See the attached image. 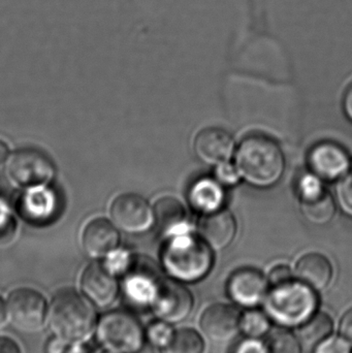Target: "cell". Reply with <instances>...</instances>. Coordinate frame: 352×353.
<instances>
[{
	"instance_id": "cell-33",
	"label": "cell",
	"mask_w": 352,
	"mask_h": 353,
	"mask_svg": "<svg viewBox=\"0 0 352 353\" xmlns=\"http://www.w3.org/2000/svg\"><path fill=\"white\" fill-rule=\"evenodd\" d=\"M233 353H269L267 344L260 339L247 338L237 344Z\"/></svg>"
},
{
	"instance_id": "cell-42",
	"label": "cell",
	"mask_w": 352,
	"mask_h": 353,
	"mask_svg": "<svg viewBox=\"0 0 352 353\" xmlns=\"http://www.w3.org/2000/svg\"><path fill=\"white\" fill-rule=\"evenodd\" d=\"M101 353H110V352H101Z\"/></svg>"
},
{
	"instance_id": "cell-3",
	"label": "cell",
	"mask_w": 352,
	"mask_h": 353,
	"mask_svg": "<svg viewBox=\"0 0 352 353\" xmlns=\"http://www.w3.org/2000/svg\"><path fill=\"white\" fill-rule=\"evenodd\" d=\"M213 261L212 249L191 232L169 238L163 252L165 271L180 282H196L206 277Z\"/></svg>"
},
{
	"instance_id": "cell-40",
	"label": "cell",
	"mask_w": 352,
	"mask_h": 353,
	"mask_svg": "<svg viewBox=\"0 0 352 353\" xmlns=\"http://www.w3.org/2000/svg\"><path fill=\"white\" fill-rule=\"evenodd\" d=\"M65 353H92L86 345L82 343L72 344V347L66 350Z\"/></svg>"
},
{
	"instance_id": "cell-8",
	"label": "cell",
	"mask_w": 352,
	"mask_h": 353,
	"mask_svg": "<svg viewBox=\"0 0 352 353\" xmlns=\"http://www.w3.org/2000/svg\"><path fill=\"white\" fill-rule=\"evenodd\" d=\"M125 271L123 292L128 304L136 308H151L163 280L158 269L150 261L138 259Z\"/></svg>"
},
{
	"instance_id": "cell-36",
	"label": "cell",
	"mask_w": 352,
	"mask_h": 353,
	"mask_svg": "<svg viewBox=\"0 0 352 353\" xmlns=\"http://www.w3.org/2000/svg\"><path fill=\"white\" fill-rule=\"evenodd\" d=\"M68 343L60 338L54 336L45 346V353H65Z\"/></svg>"
},
{
	"instance_id": "cell-20",
	"label": "cell",
	"mask_w": 352,
	"mask_h": 353,
	"mask_svg": "<svg viewBox=\"0 0 352 353\" xmlns=\"http://www.w3.org/2000/svg\"><path fill=\"white\" fill-rule=\"evenodd\" d=\"M188 197L194 210L207 215L222 209L225 193L216 179L202 178L190 187Z\"/></svg>"
},
{
	"instance_id": "cell-37",
	"label": "cell",
	"mask_w": 352,
	"mask_h": 353,
	"mask_svg": "<svg viewBox=\"0 0 352 353\" xmlns=\"http://www.w3.org/2000/svg\"><path fill=\"white\" fill-rule=\"evenodd\" d=\"M343 110L345 115L352 122V84L347 88L343 99Z\"/></svg>"
},
{
	"instance_id": "cell-12",
	"label": "cell",
	"mask_w": 352,
	"mask_h": 353,
	"mask_svg": "<svg viewBox=\"0 0 352 353\" xmlns=\"http://www.w3.org/2000/svg\"><path fill=\"white\" fill-rule=\"evenodd\" d=\"M312 173L322 180L335 181L349 174L351 159L347 151L334 142L316 144L308 157Z\"/></svg>"
},
{
	"instance_id": "cell-4",
	"label": "cell",
	"mask_w": 352,
	"mask_h": 353,
	"mask_svg": "<svg viewBox=\"0 0 352 353\" xmlns=\"http://www.w3.org/2000/svg\"><path fill=\"white\" fill-rule=\"evenodd\" d=\"M264 303L267 314L275 323L282 327H300L316 313L318 301L315 290L291 280L273 286Z\"/></svg>"
},
{
	"instance_id": "cell-28",
	"label": "cell",
	"mask_w": 352,
	"mask_h": 353,
	"mask_svg": "<svg viewBox=\"0 0 352 353\" xmlns=\"http://www.w3.org/2000/svg\"><path fill=\"white\" fill-rule=\"evenodd\" d=\"M298 191H299L301 201L314 199V197L320 196L322 193L326 192L322 179L313 173L305 174L300 178L299 183H298Z\"/></svg>"
},
{
	"instance_id": "cell-14",
	"label": "cell",
	"mask_w": 352,
	"mask_h": 353,
	"mask_svg": "<svg viewBox=\"0 0 352 353\" xmlns=\"http://www.w3.org/2000/svg\"><path fill=\"white\" fill-rule=\"evenodd\" d=\"M270 290L268 279L258 270H238L229 278L227 292L234 302L247 308H254L266 300Z\"/></svg>"
},
{
	"instance_id": "cell-34",
	"label": "cell",
	"mask_w": 352,
	"mask_h": 353,
	"mask_svg": "<svg viewBox=\"0 0 352 353\" xmlns=\"http://www.w3.org/2000/svg\"><path fill=\"white\" fill-rule=\"evenodd\" d=\"M341 336L352 344V308L349 309L340 321Z\"/></svg>"
},
{
	"instance_id": "cell-31",
	"label": "cell",
	"mask_w": 352,
	"mask_h": 353,
	"mask_svg": "<svg viewBox=\"0 0 352 353\" xmlns=\"http://www.w3.org/2000/svg\"><path fill=\"white\" fill-rule=\"evenodd\" d=\"M314 353H351V343L343 337H329L316 345Z\"/></svg>"
},
{
	"instance_id": "cell-30",
	"label": "cell",
	"mask_w": 352,
	"mask_h": 353,
	"mask_svg": "<svg viewBox=\"0 0 352 353\" xmlns=\"http://www.w3.org/2000/svg\"><path fill=\"white\" fill-rule=\"evenodd\" d=\"M215 179L223 186H235L239 183L241 176L236 165L225 161L217 165L215 170Z\"/></svg>"
},
{
	"instance_id": "cell-17",
	"label": "cell",
	"mask_w": 352,
	"mask_h": 353,
	"mask_svg": "<svg viewBox=\"0 0 352 353\" xmlns=\"http://www.w3.org/2000/svg\"><path fill=\"white\" fill-rule=\"evenodd\" d=\"M200 234L212 250H223L237 234V222L231 212L221 209L205 216L200 222Z\"/></svg>"
},
{
	"instance_id": "cell-38",
	"label": "cell",
	"mask_w": 352,
	"mask_h": 353,
	"mask_svg": "<svg viewBox=\"0 0 352 353\" xmlns=\"http://www.w3.org/2000/svg\"><path fill=\"white\" fill-rule=\"evenodd\" d=\"M8 319V303L0 296V327L6 325Z\"/></svg>"
},
{
	"instance_id": "cell-10",
	"label": "cell",
	"mask_w": 352,
	"mask_h": 353,
	"mask_svg": "<svg viewBox=\"0 0 352 353\" xmlns=\"http://www.w3.org/2000/svg\"><path fill=\"white\" fill-rule=\"evenodd\" d=\"M194 304V296L184 284L175 279H163L151 309L161 321L174 325L191 314Z\"/></svg>"
},
{
	"instance_id": "cell-25",
	"label": "cell",
	"mask_w": 352,
	"mask_h": 353,
	"mask_svg": "<svg viewBox=\"0 0 352 353\" xmlns=\"http://www.w3.org/2000/svg\"><path fill=\"white\" fill-rule=\"evenodd\" d=\"M53 205V196L47 190L29 193L25 201H23L25 214L34 220L47 217L51 213Z\"/></svg>"
},
{
	"instance_id": "cell-32",
	"label": "cell",
	"mask_w": 352,
	"mask_h": 353,
	"mask_svg": "<svg viewBox=\"0 0 352 353\" xmlns=\"http://www.w3.org/2000/svg\"><path fill=\"white\" fill-rule=\"evenodd\" d=\"M293 280V273L287 265H280L271 270L268 281L270 285L278 286Z\"/></svg>"
},
{
	"instance_id": "cell-13",
	"label": "cell",
	"mask_w": 352,
	"mask_h": 353,
	"mask_svg": "<svg viewBox=\"0 0 352 353\" xmlns=\"http://www.w3.org/2000/svg\"><path fill=\"white\" fill-rule=\"evenodd\" d=\"M81 288L87 300L99 308H107L117 300L119 284L111 270L99 263L89 265L81 277Z\"/></svg>"
},
{
	"instance_id": "cell-43",
	"label": "cell",
	"mask_w": 352,
	"mask_h": 353,
	"mask_svg": "<svg viewBox=\"0 0 352 353\" xmlns=\"http://www.w3.org/2000/svg\"><path fill=\"white\" fill-rule=\"evenodd\" d=\"M351 168H352V161H351Z\"/></svg>"
},
{
	"instance_id": "cell-9",
	"label": "cell",
	"mask_w": 352,
	"mask_h": 353,
	"mask_svg": "<svg viewBox=\"0 0 352 353\" xmlns=\"http://www.w3.org/2000/svg\"><path fill=\"white\" fill-rule=\"evenodd\" d=\"M116 225L128 234H142L155 221L154 210L148 201L136 193H123L114 199L110 209Z\"/></svg>"
},
{
	"instance_id": "cell-6",
	"label": "cell",
	"mask_w": 352,
	"mask_h": 353,
	"mask_svg": "<svg viewBox=\"0 0 352 353\" xmlns=\"http://www.w3.org/2000/svg\"><path fill=\"white\" fill-rule=\"evenodd\" d=\"M54 174L51 159L39 149H19L8 159L6 175L12 184L22 188H39L50 182Z\"/></svg>"
},
{
	"instance_id": "cell-7",
	"label": "cell",
	"mask_w": 352,
	"mask_h": 353,
	"mask_svg": "<svg viewBox=\"0 0 352 353\" xmlns=\"http://www.w3.org/2000/svg\"><path fill=\"white\" fill-rule=\"evenodd\" d=\"M48 310L45 296L33 288H17L8 296V319L20 331L33 333L43 329Z\"/></svg>"
},
{
	"instance_id": "cell-19",
	"label": "cell",
	"mask_w": 352,
	"mask_h": 353,
	"mask_svg": "<svg viewBox=\"0 0 352 353\" xmlns=\"http://www.w3.org/2000/svg\"><path fill=\"white\" fill-rule=\"evenodd\" d=\"M155 222L161 232L167 236L190 232L189 222L183 205L173 197H163L154 207Z\"/></svg>"
},
{
	"instance_id": "cell-39",
	"label": "cell",
	"mask_w": 352,
	"mask_h": 353,
	"mask_svg": "<svg viewBox=\"0 0 352 353\" xmlns=\"http://www.w3.org/2000/svg\"><path fill=\"white\" fill-rule=\"evenodd\" d=\"M10 148L4 141L0 140V165L8 161Z\"/></svg>"
},
{
	"instance_id": "cell-16",
	"label": "cell",
	"mask_w": 352,
	"mask_h": 353,
	"mask_svg": "<svg viewBox=\"0 0 352 353\" xmlns=\"http://www.w3.org/2000/svg\"><path fill=\"white\" fill-rule=\"evenodd\" d=\"M119 244V234L105 218H95L85 226L82 232L84 252L92 259H101L113 252Z\"/></svg>"
},
{
	"instance_id": "cell-18",
	"label": "cell",
	"mask_w": 352,
	"mask_h": 353,
	"mask_svg": "<svg viewBox=\"0 0 352 353\" xmlns=\"http://www.w3.org/2000/svg\"><path fill=\"white\" fill-rule=\"evenodd\" d=\"M296 275L299 281L303 282L315 292H322L330 286L334 270L332 263L324 255L309 253L298 261Z\"/></svg>"
},
{
	"instance_id": "cell-35",
	"label": "cell",
	"mask_w": 352,
	"mask_h": 353,
	"mask_svg": "<svg viewBox=\"0 0 352 353\" xmlns=\"http://www.w3.org/2000/svg\"><path fill=\"white\" fill-rule=\"evenodd\" d=\"M0 353H22V350L14 339L1 336L0 337Z\"/></svg>"
},
{
	"instance_id": "cell-26",
	"label": "cell",
	"mask_w": 352,
	"mask_h": 353,
	"mask_svg": "<svg viewBox=\"0 0 352 353\" xmlns=\"http://www.w3.org/2000/svg\"><path fill=\"white\" fill-rule=\"evenodd\" d=\"M269 353H302L301 342L287 330H277L267 341Z\"/></svg>"
},
{
	"instance_id": "cell-11",
	"label": "cell",
	"mask_w": 352,
	"mask_h": 353,
	"mask_svg": "<svg viewBox=\"0 0 352 353\" xmlns=\"http://www.w3.org/2000/svg\"><path fill=\"white\" fill-rule=\"evenodd\" d=\"M241 313L229 304H213L200 315L203 334L213 342H227L241 331Z\"/></svg>"
},
{
	"instance_id": "cell-41",
	"label": "cell",
	"mask_w": 352,
	"mask_h": 353,
	"mask_svg": "<svg viewBox=\"0 0 352 353\" xmlns=\"http://www.w3.org/2000/svg\"><path fill=\"white\" fill-rule=\"evenodd\" d=\"M136 353H163L161 352V348L152 345V344H144L142 348Z\"/></svg>"
},
{
	"instance_id": "cell-24",
	"label": "cell",
	"mask_w": 352,
	"mask_h": 353,
	"mask_svg": "<svg viewBox=\"0 0 352 353\" xmlns=\"http://www.w3.org/2000/svg\"><path fill=\"white\" fill-rule=\"evenodd\" d=\"M271 330V319L262 311L251 309L241 317V331L247 338L260 339Z\"/></svg>"
},
{
	"instance_id": "cell-2",
	"label": "cell",
	"mask_w": 352,
	"mask_h": 353,
	"mask_svg": "<svg viewBox=\"0 0 352 353\" xmlns=\"http://www.w3.org/2000/svg\"><path fill=\"white\" fill-rule=\"evenodd\" d=\"M48 321L54 336L68 344H76L88 339L97 319L90 301L76 290L66 288L54 296L48 310Z\"/></svg>"
},
{
	"instance_id": "cell-23",
	"label": "cell",
	"mask_w": 352,
	"mask_h": 353,
	"mask_svg": "<svg viewBox=\"0 0 352 353\" xmlns=\"http://www.w3.org/2000/svg\"><path fill=\"white\" fill-rule=\"evenodd\" d=\"M206 345L202 336L189 327L177 330L165 353H205Z\"/></svg>"
},
{
	"instance_id": "cell-29",
	"label": "cell",
	"mask_w": 352,
	"mask_h": 353,
	"mask_svg": "<svg viewBox=\"0 0 352 353\" xmlns=\"http://www.w3.org/2000/svg\"><path fill=\"white\" fill-rule=\"evenodd\" d=\"M337 203L341 211L352 218V173L341 179L337 186Z\"/></svg>"
},
{
	"instance_id": "cell-22",
	"label": "cell",
	"mask_w": 352,
	"mask_h": 353,
	"mask_svg": "<svg viewBox=\"0 0 352 353\" xmlns=\"http://www.w3.org/2000/svg\"><path fill=\"white\" fill-rule=\"evenodd\" d=\"M304 217L313 224L324 225L332 221L336 213V203L328 192H324L314 199L301 201Z\"/></svg>"
},
{
	"instance_id": "cell-5",
	"label": "cell",
	"mask_w": 352,
	"mask_h": 353,
	"mask_svg": "<svg viewBox=\"0 0 352 353\" xmlns=\"http://www.w3.org/2000/svg\"><path fill=\"white\" fill-rule=\"evenodd\" d=\"M145 338L140 321L128 311H110L97 323L96 339L105 352L136 353L144 346Z\"/></svg>"
},
{
	"instance_id": "cell-21",
	"label": "cell",
	"mask_w": 352,
	"mask_h": 353,
	"mask_svg": "<svg viewBox=\"0 0 352 353\" xmlns=\"http://www.w3.org/2000/svg\"><path fill=\"white\" fill-rule=\"evenodd\" d=\"M334 321L324 312L314 313L303 325H300V339L309 346L318 345L332 335Z\"/></svg>"
},
{
	"instance_id": "cell-15",
	"label": "cell",
	"mask_w": 352,
	"mask_h": 353,
	"mask_svg": "<svg viewBox=\"0 0 352 353\" xmlns=\"http://www.w3.org/2000/svg\"><path fill=\"white\" fill-rule=\"evenodd\" d=\"M235 150V143L229 132L220 128H207L196 137L194 152L207 165H218L229 161Z\"/></svg>"
},
{
	"instance_id": "cell-27",
	"label": "cell",
	"mask_w": 352,
	"mask_h": 353,
	"mask_svg": "<svg viewBox=\"0 0 352 353\" xmlns=\"http://www.w3.org/2000/svg\"><path fill=\"white\" fill-rule=\"evenodd\" d=\"M174 331L171 323L161 321L151 323L146 333L149 343L158 348H165L173 338Z\"/></svg>"
},
{
	"instance_id": "cell-1",
	"label": "cell",
	"mask_w": 352,
	"mask_h": 353,
	"mask_svg": "<svg viewBox=\"0 0 352 353\" xmlns=\"http://www.w3.org/2000/svg\"><path fill=\"white\" fill-rule=\"evenodd\" d=\"M236 167L248 184L270 188L282 178L285 159L280 146L272 139L254 134L244 139L236 152Z\"/></svg>"
}]
</instances>
